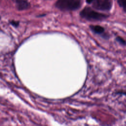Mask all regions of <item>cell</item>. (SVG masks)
Instances as JSON below:
<instances>
[{
  "label": "cell",
  "instance_id": "1",
  "mask_svg": "<svg viewBox=\"0 0 126 126\" xmlns=\"http://www.w3.org/2000/svg\"><path fill=\"white\" fill-rule=\"evenodd\" d=\"M82 2V0H58L55 5L62 10H75L80 8Z\"/></svg>",
  "mask_w": 126,
  "mask_h": 126
},
{
  "label": "cell",
  "instance_id": "2",
  "mask_svg": "<svg viewBox=\"0 0 126 126\" xmlns=\"http://www.w3.org/2000/svg\"><path fill=\"white\" fill-rule=\"evenodd\" d=\"M80 16L89 21H102L108 17V15L96 12L90 7L83 9L80 12Z\"/></svg>",
  "mask_w": 126,
  "mask_h": 126
},
{
  "label": "cell",
  "instance_id": "3",
  "mask_svg": "<svg viewBox=\"0 0 126 126\" xmlns=\"http://www.w3.org/2000/svg\"><path fill=\"white\" fill-rule=\"evenodd\" d=\"M110 0H95L94 6L98 9L101 10H109L111 7Z\"/></svg>",
  "mask_w": 126,
  "mask_h": 126
},
{
  "label": "cell",
  "instance_id": "4",
  "mask_svg": "<svg viewBox=\"0 0 126 126\" xmlns=\"http://www.w3.org/2000/svg\"><path fill=\"white\" fill-rule=\"evenodd\" d=\"M91 30L96 34L102 35L104 37L106 36L108 37V36L104 33V29L99 25H91L90 27Z\"/></svg>",
  "mask_w": 126,
  "mask_h": 126
},
{
  "label": "cell",
  "instance_id": "5",
  "mask_svg": "<svg viewBox=\"0 0 126 126\" xmlns=\"http://www.w3.org/2000/svg\"><path fill=\"white\" fill-rule=\"evenodd\" d=\"M16 5L19 10H24L28 8L29 6L28 2L26 0H21L16 2Z\"/></svg>",
  "mask_w": 126,
  "mask_h": 126
},
{
  "label": "cell",
  "instance_id": "6",
  "mask_svg": "<svg viewBox=\"0 0 126 126\" xmlns=\"http://www.w3.org/2000/svg\"><path fill=\"white\" fill-rule=\"evenodd\" d=\"M118 3L123 10L126 12V0H118Z\"/></svg>",
  "mask_w": 126,
  "mask_h": 126
},
{
  "label": "cell",
  "instance_id": "7",
  "mask_svg": "<svg viewBox=\"0 0 126 126\" xmlns=\"http://www.w3.org/2000/svg\"><path fill=\"white\" fill-rule=\"evenodd\" d=\"M116 40L117 41L119 42L122 45H126V41L123 38H122L120 36H117L116 37Z\"/></svg>",
  "mask_w": 126,
  "mask_h": 126
},
{
  "label": "cell",
  "instance_id": "8",
  "mask_svg": "<svg viewBox=\"0 0 126 126\" xmlns=\"http://www.w3.org/2000/svg\"><path fill=\"white\" fill-rule=\"evenodd\" d=\"M11 24L14 25V26H17L18 25V22H16L15 21H12V22H11Z\"/></svg>",
  "mask_w": 126,
  "mask_h": 126
},
{
  "label": "cell",
  "instance_id": "9",
  "mask_svg": "<svg viewBox=\"0 0 126 126\" xmlns=\"http://www.w3.org/2000/svg\"><path fill=\"white\" fill-rule=\"evenodd\" d=\"M94 0H86V1H87V3H91V2H93V1Z\"/></svg>",
  "mask_w": 126,
  "mask_h": 126
},
{
  "label": "cell",
  "instance_id": "10",
  "mask_svg": "<svg viewBox=\"0 0 126 126\" xmlns=\"http://www.w3.org/2000/svg\"><path fill=\"white\" fill-rule=\"evenodd\" d=\"M14 1H15L16 2H17L18 1H20V0H13Z\"/></svg>",
  "mask_w": 126,
  "mask_h": 126
},
{
  "label": "cell",
  "instance_id": "11",
  "mask_svg": "<svg viewBox=\"0 0 126 126\" xmlns=\"http://www.w3.org/2000/svg\"></svg>",
  "mask_w": 126,
  "mask_h": 126
}]
</instances>
